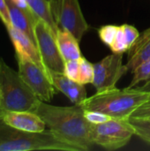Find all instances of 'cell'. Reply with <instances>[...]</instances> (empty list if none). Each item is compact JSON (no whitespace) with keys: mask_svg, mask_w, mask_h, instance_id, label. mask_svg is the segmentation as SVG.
Masks as SVG:
<instances>
[{"mask_svg":"<svg viewBox=\"0 0 150 151\" xmlns=\"http://www.w3.org/2000/svg\"><path fill=\"white\" fill-rule=\"evenodd\" d=\"M80 62V72H79V82L81 84L93 83L95 76V66L94 64L90 63L88 59L81 57L79 59Z\"/></svg>","mask_w":150,"mask_h":151,"instance_id":"cell-19","label":"cell"},{"mask_svg":"<svg viewBox=\"0 0 150 151\" xmlns=\"http://www.w3.org/2000/svg\"><path fill=\"white\" fill-rule=\"evenodd\" d=\"M6 2L9 9L11 25L27 35L36 44L34 26L38 17L34 12H27L19 8L11 0H6Z\"/></svg>","mask_w":150,"mask_h":151,"instance_id":"cell-13","label":"cell"},{"mask_svg":"<svg viewBox=\"0 0 150 151\" xmlns=\"http://www.w3.org/2000/svg\"><path fill=\"white\" fill-rule=\"evenodd\" d=\"M0 19L4 22L5 26L11 25L9 9L6 0H0Z\"/></svg>","mask_w":150,"mask_h":151,"instance_id":"cell-26","label":"cell"},{"mask_svg":"<svg viewBox=\"0 0 150 151\" xmlns=\"http://www.w3.org/2000/svg\"><path fill=\"white\" fill-rule=\"evenodd\" d=\"M49 75L56 89L62 92L72 104L79 105L87 98L84 84L70 79L64 73L50 71Z\"/></svg>","mask_w":150,"mask_h":151,"instance_id":"cell-12","label":"cell"},{"mask_svg":"<svg viewBox=\"0 0 150 151\" xmlns=\"http://www.w3.org/2000/svg\"><path fill=\"white\" fill-rule=\"evenodd\" d=\"M84 114H85V118L87 119V120L91 124H101V123L106 122L113 119L107 114H104L100 111H95L84 110Z\"/></svg>","mask_w":150,"mask_h":151,"instance_id":"cell-23","label":"cell"},{"mask_svg":"<svg viewBox=\"0 0 150 151\" xmlns=\"http://www.w3.org/2000/svg\"><path fill=\"white\" fill-rule=\"evenodd\" d=\"M133 79L127 88H133L142 81L150 80V58L139 64L133 71Z\"/></svg>","mask_w":150,"mask_h":151,"instance_id":"cell-18","label":"cell"},{"mask_svg":"<svg viewBox=\"0 0 150 151\" xmlns=\"http://www.w3.org/2000/svg\"><path fill=\"white\" fill-rule=\"evenodd\" d=\"M111 51L113 53H119L123 54L125 52H127L129 50V46L126 41V38L125 36V34L123 32V29L121 26H119L118 31L112 42V43L110 46Z\"/></svg>","mask_w":150,"mask_h":151,"instance_id":"cell-20","label":"cell"},{"mask_svg":"<svg viewBox=\"0 0 150 151\" xmlns=\"http://www.w3.org/2000/svg\"><path fill=\"white\" fill-rule=\"evenodd\" d=\"M34 112L50 130L81 151L88 150L95 145L91 139L92 124L87 120L84 110L80 105L61 107L41 101Z\"/></svg>","mask_w":150,"mask_h":151,"instance_id":"cell-1","label":"cell"},{"mask_svg":"<svg viewBox=\"0 0 150 151\" xmlns=\"http://www.w3.org/2000/svg\"><path fill=\"white\" fill-rule=\"evenodd\" d=\"M46 1L50 4L53 17H54V19H55V20L57 22L59 9H60V4H61V0H46Z\"/></svg>","mask_w":150,"mask_h":151,"instance_id":"cell-27","label":"cell"},{"mask_svg":"<svg viewBox=\"0 0 150 151\" xmlns=\"http://www.w3.org/2000/svg\"><path fill=\"white\" fill-rule=\"evenodd\" d=\"M57 23L60 28L72 33L79 42L89 28L79 0H61Z\"/></svg>","mask_w":150,"mask_h":151,"instance_id":"cell-9","label":"cell"},{"mask_svg":"<svg viewBox=\"0 0 150 151\" xmlns=\"http://www.w3.org/2000/svg\"><path fill=\"white\" fill-rule=\"evenodd\" d=\"M150 96V92L141 88L116 87L107 88L87 97L79 105L87 111H100L113 119H129Z\"/></svg>","mask_w":150,"mask_h":151,"instance_id":"cell-2","label":"cell"},{"mask_svg":"<svg viewBox=\"0 0 150 151\" xmlns=\"http://www.w3.org/2000/svg\"><path fill=\"white\" fill-rule=\"evenodd\" d=\"M128 60L126 64L128 71L132 72L143 61L150 58V27L142 32L128 50Z\"/></svg>","mask_w":150,"mask_h":151,"instance_id":"cell-14","label":"cell"},{"mask_svg":"<svg viewBox=\"0 0 150 151\" xmlns=\"http://www.w3.org/2000/svg\"><path fill=\"white\" fill-rule=\"evenodd\" d=\"M27 2L32 12L39 19L45 21L57 35L59 26L53 17L50 4L46 0H27Z\"/></svg>","mask_w":150,"mask_h":151,"instance_id":"cell-16","label":"cell"},{"mask_svg":"<svg viewBox=\"0 0 150 151\" xmlns=\"http://www.w3.org/2000/svg\"><path fill=\"white\" fill-rule=\"evenodd\" d=\"M2 119L7 125L26 132L39 133L46 129L45 122L33 111H1Z\"/></svg>","mask_w":150,"mask_h":151,"instance_id":"cell-10","label":"cell"},{"mask_svg":"<svg viewBox=\"0 0 150 151\" xmlns=\"http://www.w3.org/2000/svg\"><path fill=\"white\" fill-rule=\"evenodd\" d=\"M16 6H18L19 8L22 9V10H25L27 12H33L32 10L30 9L27 0H11Z\"/></svg>","mask_w":150,"mask_h":151,"instance_id":"cell-28","label":"cell"},{"mask_svg":"<svg viewBox=\"0 0 150 151\" xmlns=\"http://www.w3.org/2000/svg\"><path fill=\"white\" fill-rule=\"evenodd\" d=\"M118 28L119 26H114V25H106L102 27L98 30V35L101 41L104 44L110 47L118 31Z\"/></svg>","mask_w":150,"mask_h":151,"instance_id":"cell-21","label":"cell"},{"mask_svg":"<svg viewBox=\"0 0 150 151\" xmlns=\"http://www.w3.org/2000/svg\"><path fill=\"white\" fill-rule=\"evenodd\" d=\"M123 32L125 34V36L126 38L127 43L129 48L133 44V42L137 40V38L140 35V33L138 31V29L136 27H134L133 26L128 25V24H124L121 26Z\"/></svg>","mask_w":150,"mask_h":151,"instance_id":"cell-24","label":"cell"},{"mask_svg":"<svg viewBox=\"0 0 150 151\" xmlns=\"http://www.w3.org/2000/svg\"><path fill=\"white\" fill-rule=\"evenodd\" d=\"M19 73L33 90L36 96L43 102L52 100L56 88L52 84L48 73L27 58L17 56Z\"/></svg>","mask_w":150,"mask_h":151,"instance_id":"cell-7","label":"cell"},{"mask_svg":"<svg viewBox=\"0 0 150 151\" xmlns=\"http://www.w3.org/2000/svg\"><path fill=\"white\" fill-rule=\"evenodd\" d=\"M129 122L134 129L135 135L150 145V118L130 117Z\"/></svg>","mask_w":150,"mask_h":151,"instance_id":"cell-17","label":"cell"},{"mask_svg":"<svg viewBox=\"0 0 150 151\" xmlns=\"http://www.w3.org/2000/svg\"><path fill=\"white\" fill-rule=\"evenodd\" d=\"M132 117L136 118H150V96L149 98L133 114Z\"/></svg>","mask_w":150,"mask_h":151,"instance_id":"cell-25","label":"cell"},{"mask_svg":"<svg viewBox=\"0 0 150 151\" xmlns=\"http://www.w3.org/2000/svg\"><path fill=\"white\" fill-rule=\"evenodd\" d=\"M141 88V90L143 91H148V92H150V80H149L148 81H146L144 83V85H142V87L139 88Z\"/></svg>","mask_w":150,"mask_h":151,"instance_id":"cell-29","label":"cell"},{"mask_svg":"<svg viewBox=\"0 0 150 151\" xmlns=\"http://www.w3.org/2000/svg\"><path fill=\"white\" fill-rule=\"evenodd\" d=\"M34 32L37 49L48 73L50 71L64 73L65 60L59 51L56 34L39 18L34 23Z\"/></svg>","mask_w":150,"mask_h":151,"instance_id":"cell-6","label":"cell"},{"mask_svg":"<svg viewBox=\"0 0 150 151\" xmlns=\"http://www.w3.org/2000/svg\"><path fill=\"white\" fill-rule=\"evenodd\" d=\"M0 104H1V94H0Z\"/></svg>","mask_w":150,"mask_h":151,"instance_id":"cell-30","label":"cell"},{"mask_svg":"<svg viewBox=\"0 0 150 151\" xmlns=\"http://www.w3.org/2000/svg\"><path fill=\"white\" fill-rule=\"evenodd\" d=\"M5 27L7 28L11 41L14 46L16 55L29 58L30 60L34 62L36 65H38L40 67H42L48 73L47 69L45 68V66L42 61V58H41V56H40V53H39L36 44L27 35H25L21 31L18 30L13 26L6 25ZM48 74H49V73H48Z\"/></svg>","mask_w":150,"mask_h":151,"instance_id":"cell-11","label":"cell"},{"mask_svg":"<svg viewBox=\"0 0 150 151\" xmlns=\"http://www.w3.org/2000/svg\"><path fill=\"white\" fill-rule=\"evenodd\" d=\"M56 36L59 51L65 61L80 59L82 57L79 45L80 42L72 33L59 27Z\"/></svg>","mask_w":150,"mask_h":151,"instance_id":"cell-15","label":"cell"},{"mask_svg":"<svg viewBox=\"0 0 150 151\" xmlns=\"http://www.w3.org/2000/svg\"><path fill=\"white\" fill-rule=\"evenodd\" d=\"M95 76L93 85L96 91L116 87L118 81L125 75L128 69L123 64V54L112 53L100 62L94 64Z\"/></svg>","mask_w":150,"mask_h":151,"instance_id":"cell-8","label":"cell"},{"mask_svg":"<svg viewBox=\"0 0 150 151\" xmlns=\"http://www.w3.org/2000/svg\"><path fill=\"white\" fill-rule=\"evenodd\" d=\"M0 110L33 111L41 100L24 81L20 74L0 58Z\"/></svg>","mask_w":150,"mask_h":151,"instance_id":"cell-4","label":"cell"},{"mask_svg":"<svg viewBox=\"0 0 150 151\" xmlns=\"http://www.w3.org/2000/svg\"><path fill=\"white\" fill-rule=\"evenodd\" d=\"M80 72V62L79 59H71L65 61L64 73L70 79L78 81Z\"/></svg>","mask_w":150,"mask_h":151,"instance_id":"cell-22","label":"cell"},{"mask_svg":"<svg viewBox=\"0 0 150 151\" xmlns=\"http://www.w3.org/2000/svg\"><path fill=\"white\" fill-rule=\"evenodd\" d=\"M134 134L129 119H111L101 124L91 125L93 143L107 150H117L125 147Z\"/></svg>","mask_w":150,"mask_h":151,"instance_id":"cell-5","label":"cell"},{"mask_svg":"<svg viewBox=\"0 0 150 151\" xmlns=\"http://www.w3.org/2000/svg\"><path fill=\"white\" fill-rule=\"evenodd\" d=\"M81 151L58 137L51 130L34 133L16 129L2 119L0 110V151Z\"/></svg>","mask_w":150,"mask_h":151,"instance_id":"cell-3","label":"cell"}]
</instances>
